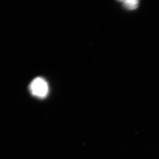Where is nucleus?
Instances as JSON below:
<instances>
[{"label":"nucleus","instance_id":"1","mask_svg":"<svg viewBox=\"0 0 159 159\" xmlns=\"http://www.w3.org/2000/svg\"><path fill=\"white\" fill-rule=\"evenodd\" d=\"M30 89L32 94L39 98H44L48 93V84L41 77L34 79L30 84Z\"/></svg>","mask_w":159,"mask_h":159},{"label":"nucleus","instance_id":"2","mask_svg":"<svg viewBox=\"0 0 159 159\" xmlns=\"http://www.w3.org/2000/svg\"><path fill=\"white\" fill-rule=\"evenodd\" d=\"M139 2L137 0H127L123 1V6L128 10H134L138 7Z\"/></svg>","mask_w":159,"mask_h":159}]
</instances>
